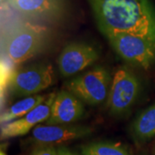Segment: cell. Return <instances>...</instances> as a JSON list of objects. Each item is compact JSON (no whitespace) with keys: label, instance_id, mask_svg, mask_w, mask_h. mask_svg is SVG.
I'll return each instance as SVG.
<instances>
[{"label":"cell","instance_id":"obj_3","mask_svg":"<svg viewBox=\"0 0 155 155\" xmlns=\"http://www.w3.org/2000/svg\"><path fill=\"white\" fill-rule=\"evenodd\" d=\"M140 91V82L136 74L126 67L115 72L107 98V108L112 116L126 115L134 105Z\"/></svg>","mask_w":155,"mask_h":155},{"label":"cell","instance_id":"obj_18","mask_svg":"<svg viewBox=\"0 0 155 155\" xmlns=\"http://www.w3.org/2000/svg\"><path fill=\"white\" fill-rule=\"evenodd\" d=\"M6 2H7V0H1V4H3V3L5 4Z\"/></svg>","mask_w":155,"mask_h":155},{"label":"cell","instance_id":"obj_15","mask_svg":"<svg viewBox=\"0 0 155 155\" xmlns=\"http://www.w3.org/2000/svg\"><path fill=\"white\" fill-rule=\"evenodd\" d=\"M29 155H58V151L53 146H37Z\"/></svg>","mask_w":155,"mask_h":155},{"label":"cell","instance_id":"obj_14","mask_svg":"<svg viewBox=\"0 0 155 155\" xmlns=\"http://www.w3.org/2000/svg\"><path fill=\"white\" fill-rule=\"evenodd\" d=\"M82 155H132L128 147L121 142L97 141L81 147Z\"/></svg>","mask_w":155,"mask_h":155},{"label":"cell","instance_id":"obj_16","mask_svg":"<svg viewBox=\"0 0 155 155\" xmlns=\"http://www.w3.org/2000/svg\"><path fill=\"white\" fill-rule=\"evenodd\" d=\"M57 151L58 155H78L66 147H60L59 148H57Z\"/></svg>","mask_w":155,"mask_h":155},{"label":"cell","instance_id":"obj_9","mask_svg":"<svg viewBox=\"0 0 155 155\" xmlns=\"http://www.w3.org/2000/svg\"><path fill=\"white\" fill-rule=\"evenodd\" d=\"M99 56L98 50L92 45L78 41L71 42L60 54L58 67L63 77H72L91 66Z\"/></svg>","mask_w":155,"mask_h":155},{"label":"cell","instance_id":"obj_7","mask_svg":"<svg viewBox=\"0 0 155 155\" xmlns=\"http://www.w3.org/2000/svg\"><path fill=\"white\" fill-rule=\"evenodd\" d=\"M93 128L84 125L72 124H39L33 128L30 141L37 146H53L64 144L91 135Z\"/></svg>","mask_w":155,"mask_h":155},{"label":"cell","instance_id":"obj_10","mask_svg":"<svg viewBox=\"0 0 155 155\" xmlns=\"http://www.w3.org/2000/svg\"><path fill=\"white\" fill-rule=\"evenodd\" d=\"M55 96L54 92L50 93L41 104L36 106L27 115L13 122L2 124L0 131L1 139L5 140L22 136L41 122H46L50 116L51 108Z\"/></svg>","mask_w":155,"mask_h":155},{"label":"cell","instance_id":"obj_13","mask_svg":"<svg viewBox=\"0 0 155 155\" xmlns=\"http://www.w3.org/2000/svg\"><path fill=\"white\" fill-rule=\"evenodd\" d=\"M46 98L47 96L44 95H34L19 100L18 102L12 104L11 107L6 109L1 114L0 116L1 124L13 122L27 115L28 112H30L36 106L41 104Z\"/></svg>","mask_w":155,"mask_h":155},{"label":"cell","instance_id":"obj_1","mask_svg":"<svg viewBox=\"0 0 155 155\" xmlns=\"http://www.w3.org/2000/svg\"><path fill=\"white\" fill-rule=\"evenodd\" d=\"M106 38L128 34L155 44V8L150 0H88Z\"/></svg>","mask_w":155,"mask_h":155},{"label":"cell","instance_id":"obj_4","mask_svg":"<svg viewBox=\"0 0 155 155\" xmlns=\"http://www.w3.org/2000/svg\"><path fill=\"white\" fill-rule=\"evenodd\" d=\"M110 84L109 70L98 66L79 76L72 78L67 82V90L84 104L97 106L107 100Z\"/></svg>","mask_w":155,"mask_h":155},{"label":"cell","instance_id":"obj_6","mask_svg":"<svg viewBox=\"0 0 155 155\" xmlns=\"http://www.w3.org/2000/svg\"><path fill=\"white\" fill-rule=\"evenodd\" d=\"M112 48L128 64L147 70L155 64V44L128 34L108 37Z\"/></svg>","mask_w":155,"mask_h":155},{"label":"cell","instance_id":"obj_11","mask_svg":"<svg viewBox=\"0 0 155 155\" xmlns=\"http://www.w3.org/2000/svg\"><path fill=\"white\" fill-rule=\"evenodd\" d=\"M84 115L83 102L69 91L61 90L54 97L46 124H71L79 121Z\"/></svg>","mask_w":155,"mask_h":155},{"label":"cell","instance_id":"obj_2","mask_svg":"<svg viewBox=\"0 0 155 155\" xmlns=\"http://www.w3.org/2000/svg\"><path fill=\"white\" fill-rule=\"evenodd\" d=\"M48 30L44 26L27 24L14 28L5 41L7 58L18 65L32 59L44 49L48 41Z\"/></svg>","mask_w":155,"mask_h":155},{"label":"cell","instance_id":"obj_5","mask_svg":"<svg viewBox=\"0 0 155 155\" xmlns=\"http://www.w3.org/2000/svg\"><path fill=\"white\" fill-rule=\"evenodd\" d=\"M54 81V68L49 63L17 69L10 75L7 89L14 97H30L48 88Z\"/></svg>","mask_w":155,"mask_h":155},{"label":"cell","instance_id":"obj_17","mask_svg":"<svg viewBox=\"0 0 155 155\" xmlns=\"http://www.w3.org/2000/svg\"><path fill=\"white\" fill-rule=\"evenodd\" d=\"M0 155H7L5 153V152H3V151H1V153H0Z\"/></svg>","mask_w":155,"mask_h":155},{"label":"cell","instance_id":"obj_8","mask_svg":"<svg viewBox=\"0 0 155 155\" xmlns=\"http://www.w3.org/2000/svg\"><path fill=\"white\" fill-rule=\"evenodd\" d=\"M5 5L30 19L56 22L66 17L67 0H7Z\"/></svg>","mask_w":155,"mask_h":155},{"label":"cell","instance_id":"obj_12","mask_svg":"<svg viewBox=\"0 0 155 155\" xmlns=\"http://www.w3.org/2000/svg\"><path fill=\"white\" fill-rule=\"evenodd\" d=\"M130 132L137 142H146L155 136V104L140 113L131 124Z\"/></svg>","mask_w":155,"mask_h":155}]
</instances>
